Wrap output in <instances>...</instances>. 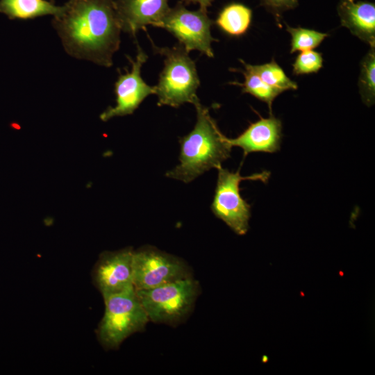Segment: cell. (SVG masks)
Masks as SVG:
<instances>
[{
	"mask_svg": "<svg viewBox=\"0 0 375 375\" xmlns=\"http://www.w3.org/2000/svg\"><path fill=\"white\" fill-rule=\"evenodd\" d=\"M259 117L238 137L228 138L232 147L243 150L244 156L252 152L275 153L281 149V121L273 114L267 118Z\"/></svg>",
	"mask_w": 375,
	"mask_h": 375,
	"instance_id": "12",
	"label": "cell"
},
{
	"mask_svg": "<svg viewBox=\"0 0 375 375\" xmlns=\"http://www.w3.org/2000/svg\"><path fill=\"white\" fill-rule=\"evenodd\" d=\"M137 43V54L135 59L126 56L131 68L126 73L119 72L115 83L116 104L108 107L101 115L100 119L108 121L115 117L131 115L144 99L156 94L155 86L147 84L141 76V68L147 62L148 56Z\"/></svg>",
	"mask_w": 375,
	"mask_h": 375,
	"instance_id": "9",
	"label": "cell"
},
{
	"mask_svg": "<svg viewBox=\"0 0 375 375\" xmlns=\"http://www.w3.org/2000/svg\"><path fill=\"white\" fill-rule=\"evenodd\" d=\"M292 66L296 75L316 73L323 66V58L321 53L312 49L303 51L298 54Z\"/></svg>",
	"mask_w": 375,
	"mask_h": 375,
	"instance_id": "20",
	"label": "cell"
},
{
	"mask_svg": "<svg viewBox=\"0 0 375 375\" xmlns=\"http://www.w3.org/2000/svg\"><path fill=\"white\" fill-rule=\"evenodd\" d=\"M262 3L271 10L278 12L294 8L299 0H260Z\"/></svg>",
	"mask_w": 375,
	"mask_h": 375,
	"instance_id": "21",
	"label": "cell"
},
{
	"mask_svg": "<svg viewBox=\"0 0 375 375\" xmlns=\"http://www.w3.org/2000/svg\"><path fill=\"white\" fill-rule=\"evenodd\" d=\"M131 247L103 252L94 266L92 280L103 298L133 286Z\"/></svg>",
	"mask_w": 375,
	"mask_h": 375,
	"instance_id": "10",
	"label": "cell"
},
{
	"mask_svg": "<svg viewBox=\"0 0 375 375\" xmlns=\"http://www.w3.org/2000/svg\"><path fill=\"white\" fill-rule=\"evenodd\" d=\"M212 23L207 12L201 9L190 10L179 1L169 8L159 27L171 33L188 53L197 50L212 58L211 44L217 40L210 33Z\"/></svg>",
	"mask_w": 375,
	"mask_h": 375,
	"instance_id": "8",
	"label": "cell"
},
{
	"mask_svg": "<svg viewBox=\"0 0 375 375\" xmlns=\"http://www.w3.org/2000/svg\"><path fill=\"white\" fill-rule=\"evenodd\" d=\"M252 12L248 7L240 3H232L219 12L217 25L225 33L233 36L243 35L249 28Z\"/></svg>",
	"mask_w": 375,
	"mask_h": 375,
	"instance_id": "15",
	"label": "cell"
},
{
	"mask_svg": "<svg viewBox=\"0 0 375 375\" xmlns=\"http://www.w3.org/2000/svg\"><path fill=\"white\" fill-rule=\"evenodd\" d=\"M363 102L370 106L375 99V47H372L362 58L358 81Z\"/></svg>",
	"mask_w": 375,
	"mask_h": 375,
	"instance_id": "18",
	"label": "cell"
},
{
	"mask_svg": "<svg viewBox=\"0 0 375 375\" xmlns=\"http://www.w3.org/2000/svg\"><path fill=\"white\" fill-rule=\"evenodd\" d=\"M190 277V267L178 257L150 246L133 251V282L136 290Z\"/></svg>",
	"mask_w": 375,
	"mask_h": 375,
	"instance_id": "7",
	"label": "cell"
},
{
	"mask_svg": "<svg viewBox=\"0 0 375 375\" xmlns=\"http://www.w3.org/2000/svg\"><path fill=\"white\" fill-rule=\"evenodd\" d=\"M53 17L66 53L77 59L109 67L120 46L121 25L115 0H68Z\"/></svg>",
	"mask_w": 375,
	"mask_h": 375,
	"instance_id": "1",
	"label": "cell"
},
{
	"mask_svg": "<svg viewBox=\"0 0 375 375\" xmlns=\"http://www.w3.org/2000/svg\"><path fill=\"white\" fill-rule=\"evenodd\" d=\"M197 122L188 135L179 139L180 163L167 172V177L190 183L204 172L221 167L231 152L228 138L219 130L209 109L199 101L194 104Z\"/></svg>",
	"mask_w": 375,
	"mask_h": 375,
	"instance_id": "2",
	"label": "cell"
},
{
	"mask_svg": "<svg viewBox=\"0 0 375 375\" xmlns=\"http://www.w3.org/2000/svg\"><path fill=\"white\" fill-rule=\"evenodd\" d=\"M243 65L244 70L240 71L244 75V81L243 83L232 82L231 83L240 86L242 92L250 94L258 99L266 103L268 106L269 113L272 114V103L275 98L283 92L269 85L256 73L244 65Z\"/></svg>",
	"mask_w": 375,
	"mask_h": 375,
	"instance_id": "16",
	"label": "cell"
},
{
	"mask_svg": "<svg viewBox=\"0 0 375 375\" xmlns=\"http://www.w3.org/2000/svg\"><path fill=\"white\" fill-rule=\"evenodd\" d=\"M213 0H181V2L185 4H198L199 9L207 12V9L211 6Z\"/></svg>",
	"mask_w": 375,
	"mask_h": 375,
	"instance_id": "22",
	"label": "cell"
},
{
	"mask_svg": "<svg viewBox=\"0 0 375 375\" xmlns=\"http://www.w3.org/2000/svg\"><path fill=\"white\" fill-rule=\"evenodd\" d=\"M103 300L105 311L96 334L104 349H117L130 335L142 331L149 319L134 287Z\"/></svg>",
	"mask_w": 375,
	"mask_h": 375,
	"instance_id": "4",
	"label": "cell"
},
{
	"mask_svg": "<svg viewBox=\"0 0 375 375\" xmlns=\"http://www.w3.org/2000/svg\"><path fill=\"white\" fill-rule=\"evenodd\" d=\"M217 185L211 210L238 235H244L249 229L251 206L241 197L240 183L243 180L261 181L266 183L269 172L242 176L240 169L235 172L219 167Z\"/></svg>",
	"mask_w": 375,
	"mask_h": 375,
	"instance_id": "6",
	"label": "cell"
},
{
	"mask_svg": "<svg viewBox=\"0 0 375 375\" xmlns=\"http://www.w3.org/2000/svg\"><path fill=\"white\" fill-rule=\"evenodd\" d=\"M338 12L342 26L370 48L375 47V4L357 0H340Z\"/></svg>",
	"mask_w": 375,
	"mask_h": 375,
	"instance_id": "13",
	"label": "cell"
},
{
	"mask_svg": "<svg viewBox=\"0 0 375 375\" xmlns=\"http://www.w3.org/2000/svg\"><path fill=\"white\" fill-rule=\"evenodd\" d=\"M135 291L149 321L176 326L192 310L199 284L190 277Z\"/></svg>",
	"mask_w": 375,
	"mask_h": 375,
	"instance_id": "5",
	"label": "cell"
},
{
	"mask_svg": "<svg viewBox=\"0 0 375 375\" xmlns=\"http://www.w3.org/2000/svg\"><path fill=\"white\" fill-rule=\"evenodd\" d=\"M152 44L155 51L164 57V67L155 85L158 105L178 108L185 103L198 102L196 92L200 81L188 52L179 43L172 48Z\"/></svg>",
	"mask_w": 375,
	"mask_h": 375,
	"instance_id": "3",
	"label": "cell"
},
{
	"mask_svg": "<svg viewBox=\"0 0 375 375\" xmlns=\"http://www.w3.org/2000/svg\"><path fill=\"white\" fill-rule=\"evenodd\" d=\"M63 8L53 0H0V13L11 20H28L44 15L56 17Z\"/></svg>",
	"mask_w": 375,
	"mask_h": 375,
	"instance_id": "14",
	"label": "cell"
},
{
	"mask_svg": "<svg viewBox=\"0 0 375 375\" xmlns=\"http://www.w3.org/2000/svg\"><path fill=\"white\" fill-rule=\"evenodd\" d=\"M240 61L267 84L283 92L289 90H297L298 88L297 84L288 77L283 69L274 59L269 62L262 65H251L242 60Z\"/></svg>",
	"mask_w": 375,
	"mask_h": 375,
	"instance_id": "17",
	"label": "cell"
},
{
	"mask_svg": "<svg viewBox=\"0 0 375 375\" xmlns=\"http://www.w3.org/2000/svg\"><path fill=\"white\" fill-rule=\"evenodd\" d=\"M287 31L291 35L290 53L297 51L312 50L318 47L328 36L327 33L313 29L286 26Z\"/></svg>",
	"mask_w": 375,
	"mask_h": 375,
	"instance_id": "19",
	"label": "cell"
},
{
	"mask_svg": "<svg viewBox=\"0 0 375 375\" xmlns=\"http://www.w3.org/2000/svg\"><path fill=\"white\" fill-rule=\"evenodd\" d=\"M115 6L122 31L135 40L147 26L159 27L170 8L168 0H115Z\"/></svg>",
	"mask_w": 375,
	"mask_h": 375,
	"instance_id": "11",
	"label": "cell"
}]
</instances>
